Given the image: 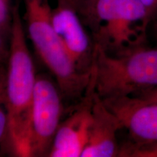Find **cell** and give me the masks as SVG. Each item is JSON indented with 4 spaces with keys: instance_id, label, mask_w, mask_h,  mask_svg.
Wrapping results in <instances>:
<instances>
[{
    "instance_id": "5b68a950",
    "label": "cell",
    "mask_w": 157,
    "mask_h": 157,
    "mask_svg": "<svg viewBox=\"0 0 157 157\" xmlns=\"http://www.w3.org/2000/svg\"><path fill=\"white\" fill-rule=\"evenodd\" d=\"M52 22L64 50L77 69L84 74L91 73L96 44L76 10L64 0H58L52 9Z\"/></svg>"
},
{
    "instance_id": "ba28073f",
    "label": "cell",
    "mask_w": 157,
    "mask_h": 157,
    "mask_svg": "<svg viewBox=\"0 0 157 157\" xmlns=\"http://www.w3.org/2000/svg\"><path fill=\"white\" fill-rule=\"evenodd\" d=\"M122 128L119 119L97 93L94 96L93 120L88 141L82 157H115L119 156L117 132Z\"/></svg>"
},
{
    "instance_id": "5bb4252c",
    "label": "cell",
    "mask_w": 157,
    "mask_h": 157,
    "mask_svg": "<svg viewBox=\"0 0 157 157\" xmlns=\"http://www.w3.org/2000/svg\"><path fill=\"white\" fill-rule=\"evenodd\" d=\"M65 2H66L68 5H70L72 7H74L76 10V12L79 11L80 8H81V6L82 4L83 0H64Z\"/></svg>"
},
{
    "instance_id": "9c48e42d",
    "label": "cell",
    "mask_w": 157,
    "mask_h": 157,
    "mask_svg": "<svg viewBox=\"0 0 157 157\" xmlns=\"http://www.w3.org/2000/svg\"><path fill=\"white\" fill-rule=\"evenodd\" d=\"M120 157H157V143L144 145L124 143L119 148Z\"/></svg>"
},
{
    "instance_id": "4fadbf2b",
    "label": "cell",
    "mask_w": 157,
    "mask_h": 157,
    "mask_svg": "<svg viewBox=\"0 0 157 157\" xmlns=\"http://www.w3.org/2000/svg\"><path fill=\"white\" fill-rule=\"evenodd\" d=\"M9 56V48H7L4 38L0 36V67H3V65L7 63Z\"/></svg>"
},
{
    "instance_id": "52a82bcc",
    "label": "cell",
    "mask_w": 157,
    "mask_h": 157,
    "mask_svg": "<svg viewBox=\"0 0 157 157\" xmlns=\"http://www.w3.org/2000/svg\"><path fill=\"white\" fill-rule=\"evenodd\" d=\"M114 113L134 145L157 143V103H147L136 96L103 100Z\"/></svg>"
},
{
    "instance_id": "7a4b0ae2",
    "label": "cell",
    "mask_w": 157,
    "mask_h": 157,
    "mask_svg": "<svg viewBox=\"0 0 157 157\" xmlns=\"http://www.w3.org/2000/svg\"><path fill=\"white\" fill-rule=\"evenodd\" d=\"M95 44L91 74L102 100L137 96L157 87V48L143 43L110 54Z\"/></svg>"
},
{
    "instance_id": "6da1fadb",
    "label": "cell",
    "mask_w": 157,
    "mask_h": 157,
    "mask_svg": "<svg viewBox=\"0 0 157 157\" xmlns=\"http://www.w3.org/2000/svg\"><path fill=\"white\" fill-rule=\"evenodd\" d=\"M36 74L26 42L19 4L13 9L9 56L5 77V103L8 117V149L29 157L31 111Z\"/></svg>"
},
{
    "instance_id": "277c9868",
    "label": "cell",
    "mask_w": 157,
    "mask_h": 157,
    "mask_svg": "<svg viewBox=\"0 0 157 157\" xmlns=\"http://www.w3.org/2000/svg\"><path fill=\"white\" fill-rule=\"evenodd\" d=\"M63 95L56 82L36 75L29 142V157L48 156L63 111Z\"/></svg>"
},
{
    "instance_id": "8992f818",
    "label": "cell",
    "mask_w": 157,
    "mask_h": 157,
    "mask_svg": "<svg viewBox=\"0 0 157 157\" xmlns=\"http://www.w3.org/2000/svg\"><path fill=\"white\" fill-rule=\"evenodd\" d=\"M95 82L90 76L87 91L68 117L59 125L49 157H82L93 120Z\"/></svg>"
},
{
    "instance_id": "7c38bea8",
    "label": "cell",
    "mask_w": 157,
    "mask_h": 157,
    "mask_svg": "<svg viewBox=\"0 0 157 157\" xmlns=\"http://www.w3.org/2000/svg\"><path fill=\"white\" fill-rule=\"evenodd\" d=\"M147 103H157V87L148 90L136 96Z\"/></svg>"
},
{
    "instance_id": "3957f363",
    "label": "cell",
    "mask_w": 157,
    "mask_h": 157,
    "mask_svg": "<svg viewBox=\"0 0 157 157\" xmlns=\"http://www.w3.org/2000/svg\"><path fill=\"white\" fill-rule=\"evenodd\" d=\"M28 34L37 55L52 74L63 97L78 102L90 82V74L77 69L57 34L52 22V9L48 0H23Z\"/></svg>"
},
{
    "instance_id": "30bf717a",
    "label": "cell",
    "mask_w": 157,
    "mask_h": 157,
    "mask_svg": "<svg viewBox=\"0 0 157 157\" xmlns=\"http://www.w3.org/2000/svg\"><path fill=\"white\" fill-rule=\"evenodd\" d=\"M5 71L0 68V146L3 143L8 145L9 124L7 112L5 103Z\"/></svg>"
},
{
    "instance_id": "9a60e30c",
    "label": "cell",
    "mask_w": 157,
    "mask_h": 157,
    "mask_svg": "<svg viewBox=\"0 0 157 157\" xmlns=\"http://www.w3.org/2000/svg\"><path fill=\"white\" fill-rule=\"evenodd\" d=\"M156 21H157V18H156V20H155V21H154V22H156Z\"/></svg>"
},
{
    "instance_id": "8fae6325",
    "label": "cell",
    "mask_w": 157,
    "mask_h": 157,
    "mask_svg": "<svg viewBox=\"0 0 157 157\" xmlns=\"http://www.w3.org/2000/svg\"><path fill=\"white\" fill-rule=\"evenodd\" d=\"M13 9L10 0H0V36L3 38L10 35L13 22Z\"/></svg>"
}]
</instances>
